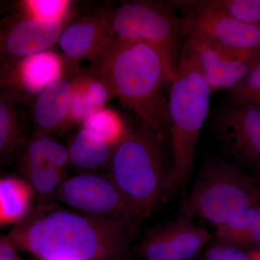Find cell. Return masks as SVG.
Wrapping results in <instances>:
<instances>
[{
  "instance_id": "cell-27",
  "label": "cell",
  "mask_w": 260,
  "mask_h": 260,
  "mask_svg": "<svg viewBox=\"0 0 260 260\" xmlns=\"http://www.w3.org/2000/svg\"><path fill=\"white\" fill-rule=\"evenodd\" d=\"M229 95L232 102L260 107V64L254 67L240 83L230 90Z\"/></svg>"
},
{
  "instance_id": "cell-6",
  "label": "cell",
  "mask_w": 260,
  "mask_h": 260,
  "mask_svg": "<svg viewBox=\"0 0 260 260\" xmlns=\"http://www.w3.org/2000/svg\"><path fill=\"white\" fill-rule=\"evenodd\" d=\"M112 25L117 39L153 48L172 83L186 39L181 15L172 2H124L112 13Z\"/></svg>"
},
{
  "instance_id": "cell-3",
  "label": "cell",
  "mask_w": 260,
  "mask_h": 260,
  "mask_svg": "<svg viewBox=\"0 0 260 260\" xmlns=\"http://www.w3.org/2000/svg\"><path fill=\"white\" fill-rule=\"evenodd\" d=\"M212 93L196 58L184 42L168 95L172 160L167 194L184 189L190 179Z\"/></svg>"
},
{
  "instance_id": "cell-5",
  "label": "cell",
  "mask_w": 260,
  "mask_h": 260,
  "mask_svg": "<svg viewBox=\"0 0 260 260\" xmlns=\"http://www.w3.org/2000/svg\"><path fill=\"white\" fill-rule=\"evenodd\" d=\"M260 204V181L223 160L203 166L181 204L183 217L220 226L242 211Z\"/></svg>"
},
{
  "instance_id": "cell-28",
  "label": "cell",
  "mask_w": 260,
  "mask_h": 260,
  "mask_svg": "<svg viewBox=\"0 0 260 260\" xmlns=\"http://www.w3.org/2000/svg\"><path fill=\"white\" fill-rule=\"evenodd\" d=\"M0 260H20L9 240L5 238L0 243Z\"/></svg>"
},
{
  "instance_id": "cell-23",
  "label": "cell",
  "mask_w": 260,
  "mask_h": 260,
  "mask_svg": "<svg viewBox=\"0 0 260 260\" xmlns=\"http://www.w3.org/2000/svg\"><path fill=\"white\" fill-rule=\"evenodd\" d=\"M22 15L45 22L68 23L73 4L68 0H24L19 3Z\"/></svg>"
},
{
  "instance_id": "cell-18",
  "label": "cell",
  "mask_w": 260,
  "mask_h": 260,
  "mask_svg": "<svg viewBox=\"0 0 260 260\" xmlns=\"http://www.w3.org/2000/svg\"><path fill=\"white\" fill-rule=\"evenodd\" d=\"M34 189L30 184L16 177H5L0 181V223H17L26 216Z\"/></svg>"
},
{
  "instance_id": "cell-13",
  "label": "cell",
  "mask_w": 260,
  "mask_h": 260,
  "mask_svg": "<svg viewBox=\"0 0 260 260\" xmlns=\"http://www.w3.org/2000/svg\"><path fill=\"white\" fill-rule=\"evenodd\" d=\"M68 25L63 22L42 21L20 15L1 30L2 59L4 63L10 62L49 50L58 44Z\"/></svg>"
},
{
  "instance_id": "cell-20",
  "label": "cell",
  "mask_w": 260,
  "mask_h": 260,
  "mask_svg": "<svg viewBox=\"0 0 260 260\" xmlns=\"http://www.w3.org/2000/svg\"><path fill=\"white\" fill-rule=\"evenodd\" d=\"M69 160L68 149L46 135L36 136L24 154L25 168L43 166L62 170Z\"/></svg>"
},
{
  "instance_id": "cell-16",
  "label": "cell",
  "mask_w": 260,
  "mask_h": 260,
  "mask_svg": "<svg viewBox=\"0 0 260 260\" xmlns=\"http://www.w3.org/2000/svg\"><path fill=\"white\" fill-rule=\"evenodd\" d=\"M113 97L109 85L98 75L92 72H78L73 78L68 122L83 124L93 113L106 107Z\"/></svg>"
},
{
  "instance_id": "cell-29",
  "label": "cell",
  "mask_w": 260,
  "mask_h": 260,
  "mask_svg": "<svg viewBox=\"0 0 260 260\" xmlns=\"http://www.w3.org/2000/svg\"><path fill=\"white\" fill-rule=\"evenodd\" d=\"M256 179L260 181V170L258 172V177H256Z\"/></svg>"
},
{
  "instance_id": "cell-24",
  "label": "cell",
  "mask_w": 260,
  "mask_h": 260,
  "mask_svg": "<svg viewBox=\"0 0 260 260\" xmlns=\"http://www.w3.org/2000/svg\"><path fill=\"white\" fill-rule=\"evenodd\" d=\"M200 3L233 18L260 26V0H200Z\"/></svg>"
},
{
  "instance_id": "cell-12",
  "label": "cell",
  "mask_w": 260,
  "mask_h": 260,
  "mask_svg": "<svg viewBox=\"0 0 260 260\" xmlns=\"http://www.w3.org/2000/svg\"><path fill=\"white\" fill-rule=\"evenodd\" d=\"M184 42L196 58L213 93L222 89L232 90L260 64V49L231 52L196 38H186Z\"/></svg>"
},
{
  "instance_id": "cell-14",
  "label": "cell",
  "mask_w": 260,
  "mask_h": 260,
  "mask_svg": "<svg viewBox=\"0 0 260 260\" xmlns=\"http://www.w3.org/2000/svg\"><path fill=\"white\" fill-rule=\"evenodd\" d=\"M115 39L112 29V14L101 12L68 24L61 34L58 44L63 55L76 62L84 59L93 60Z\"/></svg>"
},
{
  "instance_id": "cell-2",
  "label": "cell",
  "mask_w": 260,
  "mask_h": 260,
  "mask_svg": "<svg viewBox=\"0 0 260 260\" xmlns=\"http://www.w3.org/2000/svg\"><path fill=\"white\" fill-rule=\"evenodd\" d=\"M135 232L118 220L55 210L15 228L10 237L43 260H106L119 256Z\"/></svg>"
},
{
  "instance_id": "cell-9",
  "label": "cell",
  "mask_w": 260,
  "mask_h": 260,
  "mask_svg": "<svg viewBox=\"0 0 260 260\" xmlns=\"http://www.w3.org/2000/svg\"><path fill=\"white\" fill-rule=\"evenodd\" d=\"M74 61L49 49L18 60L5 62L2 70V85L15 97H37L51 83L68 76Z\"/></svg>"
},
{
  "instance_id": "cell-22",
  "label": "cell",
  "mask_w": 260,
  "mask_h": 260,
  "mask_svg": "<svg viewBox=\"0 0 260 260\" xmlns=\"http://www.w3.org/2000/svg\"><path fill=\"white\" fill-rule=\"evenodd\" d=\"M18 113L13 98L3 91L0 96V152L2 156L14 151L20 139Z\"/></svg>"
},
{
  "instance_id": "cell-4",
  "label": "cell",
  "mask_w": 260,
  "mask_h": 260,
  "mask_svg": "<svg viewBox=\"0 0 260 260\" xmlns=\"http://www.w3.org/2000/svg\"><path fill=\"white\" fill-rule=\"evenodd\" d=\"M164 143L141 125L129 129L112 155V181L140 221L167 194L172 166Z\"/></svg>"
},
{
  "instance_id": "cell-7",
  "label": "cell",
  "mask_w": 260,
  "mask_h": 260,
  "mask_svg": "<svg viewBox=\"0 0 260 260\" xmlns=\"http://www.w3.org/2000/svg\"><path fill=\"white\" fill-rule=\"evenodd\" d=\"M181 13L186 38L193 37L231 52L260 49V26L244 23L200 0L171 1Z\"/></svg>"
},
{
  "instance_id": "cell-25",
  "label": "cell",
  "mask_w": 260,
  "mask_h": 260,
  "mask_svg": "<svg viewBox=\"0 0 260 260\" xmlns=\"http://www.w3.org/2000/svg\"><path fill=\"white\" fill-rule=\"evenodd\" d=\"M198 260H260V250H247L215 239L210 241Z\"/></svg>"
},
{
  "instance_id": "cell-10",
  "label": "cell",
  "mask_w": 260,
  "mask_h": 260,
  "mask_svg": "<svg viewBox=\"0 0 260 260\" xmlns=\"http://www.w3.org/2000/svg\"><path fill=\"white\" fill-rule=\"evenodd\" d=\"M219 139L239 161L260 170V107L232 102L215 123Z\"/></svg>"
},
{
  "instance_id": "cell-11",
  "label": "cell",
  "mask_w": 260,
  "mask_h": 260,
  "mask_svg": "<svg viewBox=\"0 0 260 260\" xmlns=\"http://www.w3.org/2000/svg\"><path fill=\"white\" fill-rule=\"evenodd\" d=\"M210 241L206 229L182 216L149 234L138 245V252L146 260H191Z\"/></svg>"
},
{
  "instance_id": "cell-8",
  "label": "cell",
  "mask_w": 260,
  "mask_h": 260,
  "mask_svg": "<svg viewBox=\"0 0 260 260\" xmlns=\"http://www.w3.org/2000/svg\"><path fill=\"white\" fill-rule=\"evenodd\" d=\"M61 200L80 213L118 220L135 231L140 220L112 180L85 174L65 181Z\"/></svg>"
},
{
  "instance_id": "cell-21",
  "label": "cell",
  "mask_w": 260,
  "mask_h": 260,
  "mask_svg": "<svg viewBox=\"0 0 260 260\" xmlns=\"http://www.w3.org/2000/svg\"><path fill=\"white\" fill-rule=\"evenodd\" d=\"M82 127L93 132L107 144L114 148L129 129L118 113L107 107L93 113L84 121Z\"/></svg>"
},
{
  "instance_id": "cell-15",
  "label": "cell",
  "mask_w": 260,
  "mask_h": 260,
  "mask_svg": "<svg viewBox=\"0 0 260 260\" xmlns=\"http://www.w3.org/2000/svg\"><path fill=\"white\" fill-rule=\"evenodd\" d=\"M73 79L68 77L51 83L34 101V120L39 133L46 135L68 125Z\"/></svg>"
},
{
  "instance_id": "cell-19",
  "label": "cell",
  "mask_w": 260,
  "mask_h": 260,
  "mask_svg": "<svg viewBox=\"0 0 260 260\" xmlns=\"http://www.w3.org/2000/svg\"><path fill=\"white\" fill-rule=\"evenodd\" d=\"M111 148L99 135L82 127L70 143V160L80 169H95L105 165L112 158Z\"/></svg>"
},
{
  "instance_id": "cell-17",
  "label": "cell",
  "mask_w": 260,
  "mask_h": 260,
  "mask_svg": "<svg viewBox=\"0 0 260 260\" xmlns=\"http://www.w3.org/2000/svg\"><path fill=\"white\" fill-rule=\"evenodd\" d=\"M215 239L247 250H260V204L217 227Z\"/></svg>"
},
{
  "instance_id": "cell-26",
  "label": "cell",
  "mask_w": 260,
  "mask_h": 260,
  "mask_svg": "<svg viewBox=\"0 0 260 260\" xmlns=\"http://www.w3.org/2000/svg\"><path fill=\"white\" fill-rule=\"evenodd\" d=\"M29 183L39 194L47 195L55 190L60 184L61 171L50 167L35 166L25 168Z\"/></svg>"
},
{
  "instance_id": "cell-1",
  "label": "cell",
  "mask_w": 260,
  "mask_h": 260,
  "mask_svg": "<svg viewBox=\"0 0 260 260\" xmlns=\"http://www.w3.org/2000/svg\"><path fill=\"white\" fill-rule=\"evenodd\" d=\"M90 61L92 73L107 83L114 97L141 125L166 141L170 123L165 90L170 84L158 53L143 43L116 38Z\"/></svg>"
}]
</instances>
